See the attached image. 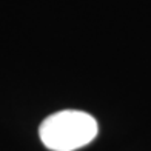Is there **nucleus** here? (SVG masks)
<instances>
[{
    "mask_svg": "<svg viewBox=\"0 0 151 151\" xmlns=\"http://www.w3.org/2000/svg\"><path fill=\"white\" fill-rule=\"evenodd\" d=\"M99 127L91 114L79 109L54 113L40 123L39 136L51 151H74L93 142Z\"/></svg>",
    "mask_w": 151,
    "mask_h": 151,
    "instance_id": "1",
    "label": "nucleus"
}]
</instances>
